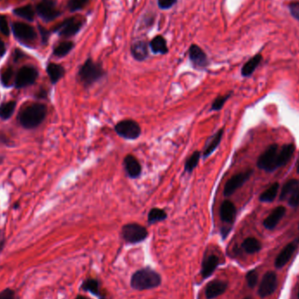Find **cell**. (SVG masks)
<instances>
[{"instance_id": "cell-13", "label": "cell", "mask_w": 299, "mask_h": 299, "mask_svg": "<svg viewBox=\"0 0 299 299\" xmlns=\"http://www.w3.org/2000/svg\"><path fill=\"white\" fill-rule=\"evenodd\" d=\"M189 59L194 68H205L209 64L208 56L202 48L197 45H192L189 48Z\"/></svg>"}, {"instance_id": "cell-37", "label": "cell", "mask_w": 299, "mask_h": 299, "mask_svg": "<svg viewBox=\"0 0 299 299\" xmlns=\"http://www.w3.org/2000/svg\"><path fill=\"white\" fill-rule=\"evenodd\" d=\"M259 275L258 272L256 271V269H251L248 270V273L246 274V281L248 283L249 288H255L257 282H258Z\"/></svg>"}, {"instance_id": "cell-31", "label": "cell", "mask_w": 299, "mask_h": 299, "mask_svg": "<svg viewBox=\"0 0 299 299\" xmlns=\"http://www.w3.org/2000/svg\"><path fill=\"white\" fill-rule=\"evenodd\" d=\"M167 218L166 211L160 208H153L148 214V222L149 224H154L160 221H163Z\"/></svg>"}, {"instance_id": "cell-44", "label": "cell", "mask_w": 299, "mask_h": 299, "mask_svg": "<svg viewBox=\"0 0 299 299\" xmlns=\"http://www.w3.org/2000/svg\"><path fill=\"white\" fill-rule=\"evenodd\" d=\"M0 299H15V293L12 289H5L0 292Z\"/></svg>"}, {"instance_id": "cell-22", "label": "cell", "mask_w": 299, "mask_h": 299, "mask_svg": "<svg viewBox=\"0 0 299 299\" xmlns=\"http://www.w3.org/2000/svg\"><path fill=\"white\" fill-rule=\"evenodd\" d=\"M149 46L153 54L166 55L168 53L167 41L161 35H158L156 37L153 38V40L150 42Z\"/></svg>"}, {"instance_id": "cell-34", "label": "cell", "mask_w": 299, "mask_h": 299, "mask_svg": "<svg viewBox=\"0 0 299 299\" xmlns=\"http://www.w3.org/2000/svg\"><path fill=\"white\" fill-rule=\"evenodd\" d=\"M82 288L85 291H89L95 296H97L99 294V282L95 279H87L82 283Z\"/></svg>"}, {"instance_id": "cell-9", "label": "cell", "mask_w": 299, "mask_h": 299, "mask_svg": "<svg viewBox=\"0 0 299 299\" xmlns=\"http://www.w3.org/2000/svg\"><path fill=\"white\" fill-rule=\"evenodd\" d=\"M38 75V70L34 67L25 66L18 72L14 80V84L18 89L28 87L36 82Z\"/></svg>"}, {"instance_id": "cell-16", "label": "cell", "mask_w": 299, "mask_h": 299, "mask_svg": "<svg viewBox=\"0 0 299 299\" xmlns=\"http://www.w3.org/2000/svg\"><path fill=\"white\" fill-rule=\"evenodd\" d=\"M295 153V145L293 143L284 144L279 151L276 155L275 162V170L277 168L285 166L286 164L291 160L293 154Z\"/></svg>"}, {"instance_id": "cell-26", "label": "cell", "mask_w": 299, "mask_h": 299, "mask_svg": "<svg viewBox=\"0 0 299 299\" xmlns=\"http://www.w3.org/2000/svg\"><path fill=\"white\" fill-rule=\"evenodd\" d=\"M223 133H224V129H221L218 131L216 134H214V136L211 138L208 145L205 147L204 153H203V157L204 158H208L210 156L212 153H214L215 150L217 149L218 146L221 143L222 136H223Z\"/></svg>"}, {"instance_id": "cell-4", "label": "cell", "mask_w": 299, "mask_h": 299, "mask_svg": "<svg viewBox=\"0 0 299 299\" xmlns=\"http://www.w3.org/2000/svg\"><path fill=\"white\" fill-rule=\"evenodd\" d=\"M85 24V20L81 17L68 18L55 27L53 32L63 38H70L78 34Z\"/></svg>"}, {"instance_id": "cell-15", "label": "cell", "mask_w": 299, "mask_h": 299, "mask_svg": "<svg viewBox=\"0 0 299 299\" xmlns=\"http://www.w3.org/2000/svg\"><path fill=\"white\" fill-rule=\"evenodd\" d=\"M296 247H297V244L296 242H290L289 244L286 245L275 258V268H277V269L283 268L292 257L293 254L296 251Z\"/></svg>"}, {"instance_id": "cell-17", "label": "cell", "mask_w": 299, "mask_h": 299, "mask_svg": "<svg viewBox=\"0 0 299 299\" xmlns=\"http://www.w3.org/2000/svg\"><path fill=\"white\" fill-rule=\"evenodd\" d=\"M150 46L145 41H136L131 45L130 53L133 58L137 61L146 60L149 56Z\"/></svg>"}, {"instance_id": "cell-27", "label": "cell", "mask_w": 299, "mask_h": 299, "mask_svg": "<svg viewBox=\"0 0 299 299\" xmlns=\"http://www.w3.org/2000/svg\"><path fill=\"white\" fill-rule=\"evenodd\" d=\"M299 188V180H289V181H287L283 187H282L280 195H279V199L280 201H284L287 198L290 197V195L295 192V191Z\"/></svg>"}, {"instance_id": "cell-28", "label": "cell", "mask_w": 299, "mask_h": 299, "mask_svg": "<svg viewBox=\"0 0 299 299\" xmlns=\"http://www.w3.org/2000/svg\"><path fill=\"white\" fill-rule=\"evenodd\" d=\"M35 14H36L35 9L31 5H28V6H25V7H19V8H16V9H14V15L23 19L25 21H34Z\"/></svg>"}, {"instance_id": "cell-33", "label": "cell", "mask_w": 299, "mask_h": 299, "mask_svg": "<svg viewBox=\"0 0 299 299\" xmlns=\"http://www.w3.org/2000/svg\"><path fill=\"white\" fill-rule=\"evenodd\" d=\"M90 0H68L67 7L70 13H75L78 11L83 10Z\"/></svg>"}, {"instance_id": "cell-5", "label": "cell", "mask_w": 299, "mask_h": 299, "mask_svg": "<svg viewBox=\"0 0 299 299\" xmlns=\"http://www.w3.org/2000/svg\"><path fill=\"white\" fill-rule=\"evenodd\" d=\"M147 236L148 231L146 228L137 223H129L122 227V239L130 244H136L142 242L147 238Z\"/></svg>"}, {"instance_id": "cell-25", "label": "cell", "mask_w": 299, "mask_h": 299, "mask_svg": "<svg viewBox=\"0 0 299 299\" xmlns=\"http://www.w3.org/2000/svg\"><path fill=\"white\" fill-rule=\"evenodd\" d=\"M241 248H243L247 254H255L262 249V243L255 237H248L241 243Z\"/></svg>"}, {"instance_id": "cell-53", "label": "cell", "mask_w": 299, "mask_h": 299, "mask_svg": "<svg viewBox=\"0 0 299 299\" xmlns=\"http://www.w3.org/2000/svg\"><path fill=\"white\" fill-rule=\"evenodd\" d=\"M298 228H299V226H298Z\"/></svg>"}, {"instance_id": "cell-18", "label": "cell", "mask_w": 299, "mask_h": 299, "mask_svg": "<svg viewBox=\"0 0 299 299\" xmlns=\"http://www.w3.org/2000/svg\"><path fill=\"white\" fill-rule=\"evenodd\" d=\"M220 259L216 255H209L205 257L201 266V274L203 279L208 278L217 269Z\"/></svg>"}, {"instance_id": "cell-30", "label": "cell", "mask_w": 299, "mask_h": 299, "mask_svg": "<svg viewBox=\"0 0 299 299\" xmlns=\"http://www.w3.org/2000/svg\"><path fill=\"white\" fill-rule=\"evenodd\" d=\"M74 47H75V43L72 41H62L55 47L54 49V55L59 58L64 57L72 51Z\"/></svg>"}, {"instance_id": "cell-12", "label": "cell", "mask_w": 299, "mask_h": 299, "mask_svg": "<svg viewBox=\"0 0 299 299\" xmlns=\"http://www.w3.org/2000/svg\"><path fill=\"white\" fill-rule=\"evenodd\" d=\"M252 173H253L252 170H248L244 173L236 174L228 180L225 185L224 191H223L225 197H229L232 194H235L236 190H238L240 187H242L249 180Z\"/></svg>"}, {"instance_id": "cell-47", "label": "cell", "mask_w": 299, "mask_h": 299, "mask_svg": "<svg viewBox=\"0 0 299 299\" xmlns=\"http://www.w3.org/2000/svg\"><path fill=\"white\" fill-rule=\"evenodd\" d=\"M75 299H87L86 298L85 296H77V297H76V298Z\"/></svg>"}, {"instance_id": "cell-21", "label": "cell", "mask_w": 299, "mask_h": 299, "mask_svg": "<svg viewBox=\"0 0 299 299\" xmlns=\"http://www.w3.org/2000/svg\"><path fill=\"white\" fill-rule=\"evenodd\" d=\"M123 164L125 167L126 173L129 177L132 178V179L139 177L140 174L142 173V167H141L138 160H136L135 157L132 155L126 156Z\"/></svg>"}, {"instance_id": "cell-45", "label": "cell", "mask_w": 299, "mask_h": 299, "mask_svg": "<svg viewBox=\"0 0 299 299\" xmlns=\"http://www.w3.org/2000/svg\"><path fill=\"white\" fill-rule=\"evenodd\" d=\"M7 52V48H6V44L5 42L2 41V39L0 38V57H3L5 54Z\"/></svg>"}, {"instance_id": "cell-41", "label": "cell", "mask_w": 299, "mask_h": 299, "mask_svg": "<svg viewBox=\"0 0 299 299\" xmlns=\"http://www.w3.org/2000/svg\"><path fill=\"white\" fill-rule=\"evenodd\" d=\"M178 0H158V7L161 10H168L177 3Z\"/></svg>"}, {"instance_id": "cell-40", "label": "cell", "mask_w": 299, "mask_h": 299, "mask_svg": "<svg viewBox=\"0 0 299 299\" xmlns=\"http://www.w3.org/2000/svg\"><path fill=\"white\" fill-rule=\"evenodd\" d=\"M0 33L5 36L10 35L9 24H8L7 18L5 17L4 15H0Z\"/></svg>"}, {"instance_id": "cell-3", "label": "cell", "mask_w": 299, "mask_h": 299, "mask_svg": "<svg viewBox=\"0 0 299 299\" xmlns=\"http://www.w3.org/2000/svg\"><path fill=\"white\" fill-rule=\"evenodd\" d=\"M105 75V71L102 68V64L97 63L92 59H88L82 65L78 72L80 81L84 86H90L102 78Z\"/></svg>"}, {"instance_id": "cell-50", "label": "cell", "mask_w": 299, "mask_h": 299, "mask_svg": "<svg viewBox=\"0 0 299 299\" xmlns=\"http://www.w3.org/2000/svg\"><path fill=\"white\" fill-rule=\"evenodd\" d=\"M243 299H252L251 297H250V296H247V297H245V298Z\"/></svg>"}, {"instance_id": "cell-32", "label": "cell", "mask_w": 299, "mask_h": 299, "mask_svg": "<svg viewBox=\"0 0 299 299\" xmlns=\"http://www.w3.org/2000/svg\"><path fill=\"white\" fill-rule=\"evenodd\" d=\"M16 108V102L14 101L6 102L0 106V118L2 119H9L13 116L14 110Z\"/></svg>"}, {"instance_id": "cell-23", "label": "cell", "mask_w": 299, "mask_h": 299, "mask_svg": "<svg viewBox=\"0 0 299 299\" xmlns=\"http://www.w3.org/2000/svg\"><path fill=\"white\" fill-rule=\"evenodd\" d=\"M262 56L260 54L255 55L251 59H249L241 68V75L244 77H248L255 71L260 63L262 62Z\"/></svg>"}, {"instance_id": "cell-39", "label": "cell", "mask_w": 299, "mask_h": 299, "mask_svg": "<svg viewBox=\"0 0 299 299\" xmlns=\"http://www.w3.org/2000/svg\"><path fill=\"white\" fill-rule=\"evenodd\" d=\"M288 8H289V13L291 14V16L295 20L299 21V0L291 1L288 5Z\"/></svg>"}, {"instance_id": "cell-24", "label": "cell", "mask_w": 299, "mask_h": 299, "mask_svg": "<svg viewBox=\"0 0 299 299\" xmlns=\"http://www.w3.org/2000/svg\"><path fill=\"white\" fill-rule=\"evenodd\" d=\"M48 76L53 84H55L65 75V68L61 65L49 63L47 68Z\"/></svg>"}, {"instance_id": "cell-1", "label": "cell", "mask_w": 299, "mask_h": 299, "mask_svg": "<svg viewBox=\"0 0 299 299\" xmlns=\"http://www.w3.org/2000/svg\"><path fill=\"white\" fill-rule=\"evenodd\" d=\"M48 109L42 103H34L21 110L18 120L26 129H34L44 121Z\"/></svg>"}, {"instance_id": "cell-7", "label": "cell", "mask_w": 299, "mask_h": 299, "mask_svg": "<svg viewBox=\"0 0 299 299\" xmlns=\"http://www.w3.org/2000/svg\"><path fill=\"white\" fill-rule=\"evenodd\" d=\"M12 30L14 33V37L22 44L29 46L37 39V34L34 28L27 23L14 22V24L12 25Z\"/></svg>"}, {"instance_id": "cell-51", "label": "cell", "mask_w": 299, "mask_h": 299, "mask_svg": "<svg viewBox=\"0 0 299 299\" xmlns=\"http://www.w3.org/2000/svg\"><path fill=\"white\" fill-rule=\"evenodd\" d=\"M0 162H1V158H0Z\"/></svg>"}, {"instance_id": "cell-14", "label": "cell", "mask_w": 299, "mask_h": 299, "mask_svg": "<svg viewBox=\"0 0 299 299\" xmlns=\"http://www.w3.org/2000/svg\"><path fill=\"white\" fill-rule=\"evenodd\" d=\"M228 289V282L221 280H214L209 282L206 289H205V296L208 299L216 298L219 296L222 295Z\"/></svg>"}, {"instance_id": "cell-19", "label": "cell", "mask_w": 299, "mask_h": 299, "mask_svg": "<svg viewBox=\"0 0 299 299\" xmlns=\"http://www.w3.org/2000/svg\"><path fill=\"white\" fill-rule=\"evenodd\" d=\"M285 213L286 209L284 207L279 206L277 208H275L263 221L264 228L268 230H273L277 226L279 221L282 220Z\"/></svg>"}, {"instance_id": "cell-42", "label": "cell", "mask_w": 299, "mask_h": 299, "mask_svg": "<svg viewBox=\"0 0 299 299\" xmlns=\"http://www.w3.org/2000/svg\"><path fill=\"white\" fill-rule=\"evenodd\" d=\"M38 29H39V32H40V34H41L42 43L46 44L48 41V39L50 37V32L48 29L43 28V27H41V26L38 27Z\"/></svg>"}, {"instance_id": "cell-49", "label": "cell", "mask_w": 299, "mask_h": 299, "mask_svg": "<svg viewBox=\"0 0 299 299\" xmlns=\"http://www.w3.org/2000/svg\"><path fill=\"white\" fill-rule=\"evenodd\" d=\"M297 299H299V287H298V290H297Z\"/></svg>"}, {"instance_id": "cell-46", "label": "cell", "mask_w": 299, "mask_h": 299, "mask_svg": "<svg viewBox=\"0 0 299 299\" xmlns=\"http://www.w3.org/2000/svg\"><path fill=\"white\" fill-rule=\"evenodd\" d=\"M4 247V239L3 237H2V235H1V234H0V252H1V250H2V248H3Z\"/></svg>"}, {"instance_id": "cell-2", "label": "cell", "mask_w": 299, "mask_h": 299, "mask_svg": "<svg viewBox=\"0 0 299 299\" xmlns=\"http://www.w3.org/2000/svg\"><path fill=\"white\" fill-rule=\"evenodd\" d=\"M160 274L149 267L136 270L130 279V286L136 290L154 289L161 284Z\"/></svg>"}, {"instance_id": "cell-10", "label": "cell", "mask_w": 299, "mask_h": 299, "mask_svg": "<svg viewBox=\"0 0 299 299\" xmlns=\"http://www.w3.org/2000/svg\"><path fill=\"white\" fill-rule=\"evenodd\" d=\"M277 153H278V145L276 143H273L271 145H269L259 157L257 160V167L259 169L266 172H274Z\"/></svg>"}, {"instance_id": "cell-35", "label": "cell", "mask_w": 299, "mask_h": 299, "mask_svg": "<svg viewBox=\"0 0 299 299\" xmlns=\"http://www.w3.org/2000/svg\"><path fill=\"white\" fill-rule=\"evenodd\" d=\"M200 159H201V153L200 152H195V153H193L186 162L185 171L187 173H192L197 167Z\"/></svg>"}, {"instance_id": "cell-52", "label": "cell", "mask_w": 299, "mask_h": 299, "mask_svg": "<svg viewBox=\"0 0 299 299\" xmlns=\"http://www.w3.org/2000/svg\"><path fill=\"white\" fill-rule=\"evenodd\" d=\"M101 299H104V298H101Z\"/></svg>"}, {"instance_id": "cell-29", "label": "cell", "mask_w": 299, "mask_h": 299, "mask_svg": "<svg viewBox=\"0 0 299 299\" xmlns=\"http://www.w3.org/2000/svg\"><path fill=\"white\" fill-rule=\"evenodd\" d=\"M279 183L278 182H275V183L272 184L271 186L266 189L263 193H262L259 200L261 202H265V203H269L275 200V198L276 197V195L278 194L279 190Z\"/></svg>"}, {"instance_id": "cell-6", "label": "cell", "mask_w": 299, "mask_h": 299, "mask_svg": "<svg viewBox=\"0 0 299 299\" xmlns=\"http://www.w3.org/2000/svg\"><path fill=\"white\" fill-rule=\"evenodd\" d=\"M35 12L46 22L55 21L61 15L56 0H41L35 7Z\"/></svg>"}, {"instance_id": "cell-8", "label": "cell", "mask_w": 299, "mask_h": 299, "mask_svg": "<svg viewBox=\"0 0 299 299\" xmlns=\"http://www.w3.org/2000/svg\"><path fill=\"white\" fill-rule=\"evenodd\" d=\"M116 132L122 138L128 140H135L141 135V128L139 124L133 120H122L115 126Z\"/></svg>"}, {"instance_id": "cell-48", "label": "cell", "mask_w": 299, "mask_h": 299, "mask_svg": "<svg viewBox=\"0 0 299 299\" xmlns=\"http://www.w3.org/2000/svg\"><path fill=\"white\" fill-rule=\"evenodd\" d=\"M296 172L299 174V160L298 162H297V165H296Z\"/></svg>"}, {"instance_id": "cell-20", "label": "cell", "mask_w": 299, "mask_h": 299, "mask_svg": "<svg viewBox=\"0 0 299 299\" xmlns=\"http://www.w3.org/2000/svg\"><path fill=\"white\" fill-rule=\"evenodd\" d=\"M220 216L221 221L226 223L231 224L235 221L236 216V208L233 202L230 201H223L220 208Z\"/></svg>"}, {"instance_id": "cell-36", "label": "cell", "mask_w": 299, "mask_h": 299, "mask_svg": "<svg viewBox=\"0 0 299 299\" xmlns=\"http://www.w3.org/2000/svg\"><path fill=\"white\" fill-rule=\"evenodd\" d=\"M14 72L13 68H8L5 69L2 74H1V82L3 83L4 86L8 87L13 83L14 81Z\"/></svg>"}, {"instance_id": "cell-11", "label": "cell", "mask_w": 299, "mask_h": 299, "mask_svg": "<svg viewBox=\"0 0 299 299\" xmlns=\"http://www.w3.org/2000/svg\"><path fill=\"white\" fill-rule=\"evenodd\" d=\"M276 288H277L276 273L274 271L266 272L259 284L257 293L261 298H265L275 292Z\"/></svg>"}, {"instance_id": "cell-43", "label": "cell", "mask_w": 299, "mask_h": 299, "mask_svg": "<svg viewBox=\"0 0 299 299\" xmlns=\"http://www.w3.org/2000/svg\"><path fill=\"white\" fill-rule=\"evenodd\" d=\"M289 205L290 207H297L299 205V188L293 193L289 199Z\"/></svg>"}, {"instance_id": "cell-38", "label": "cell", "mask_w": 299, "mask_h": 299, "mask_svg": "<svg viewBox=\"0 0 299 299\" xmlns=\"http://www.w3.org/2000/svg\"><path fill=\"white\" fill-rule=\"evenodd\" d=\"M230 96H231V93H229L228 95H223V96H219L214 100L211 109L214 110V111H217V110L222 109V107L224 106L225 103L228 101Z\"/></svg>"}]
</instances>
